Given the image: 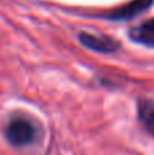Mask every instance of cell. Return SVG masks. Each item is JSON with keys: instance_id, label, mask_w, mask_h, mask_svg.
<instances>
[{"instance_id": "obj_1", "label": "cell", "mask_w": 154, "mask_h": 155, "mask_svg": "<svg viewBox=\"0 0 154 155\" xmlns=\"http://www.w3.org/2000/svg\"><path fill=\"white\" fill-rule=\"evenodd\" d=\"M7 140L15 147L27 146L34 139V127L23 117H16L10 121L5 129Z\"/></svg>"}, {"instance_id": "obj_5", "label": "cell", "mask_w": 154, "mask_h": 155, "mask_svg": "<svg viewBox=\"0 0 154 155\" xmlns=\"http://www.w3.org/2000/svg\"><path fill=\"white\" fill-rule=\"evenodd\" d=\"M138 116L146 131L154 136V102L149 99H139Z\"/></svg>"}, {"instance_id": "obj_2", "label": "cell", "mask_w": 154, "mask_h": 155, "mask_svg": "<svg viewBox=\"0 0 154 155\" xmlns=\"http://www.w3.org/2000/svg\"><path fill=\"white\" fill-rule=\"evenodd\" d=\"M79 41L82 45L101 53H112L119 49V42L113 38L105 37V35H94L89 33H81L79 34Z\"/></svg>"}, {"instance_id": "obj_4", "label": "cell", "mask_w": 154, "mask_h": 155, "mask_svg": "<svg viewBox=\"0 0 154 155\" xmlns=\"http://www.w3.org/2000/svg\"><path fill=\"white\" fill-rule=\"evenodd\" d=\"M131 38L139 44L154 48V19H150L131 30Z\"/></svg>"}, {"instance_id": "obj_3", "label": "cell", "mask_w": 154, "mask_h": 155, "mask_svg": "<svg viewBox=\"0 0 154 155\" xmlns=\"http://www.w3.org/2000/svg\"><path fill=\"white\" fill-rule=\"evenodd\" d=\"M152 3L153 0H132V2L124 4L123 7H119L115 11L109 12L106 18L112 19V21H128V19L135 18L143 11H146L152 5Z\"/></svg>"}]
</instances>
